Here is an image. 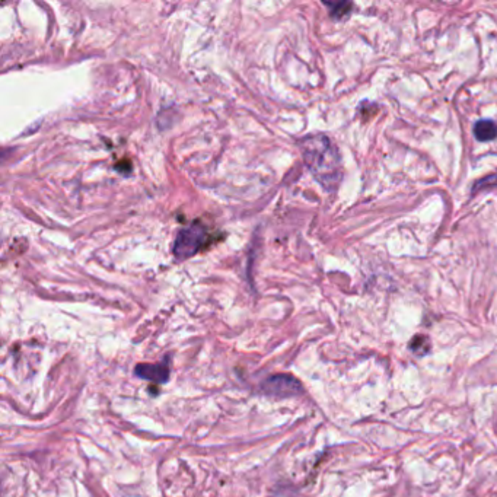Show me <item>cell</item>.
Here are the masks:
<instances>
[{
	"instance_id": "1",
	"label": "cell",
	"mask_w": 497,
	"mask_h": 497,
	"mask_svg": "<svg viewBox=\"0 0 497 497\" xmlns=\"http://www.w3.org/2000/svg\"><path fill=\"white\" fill-rule=\"evenodd\" d=\"M299 148L314 178L326 190H336L343 178V171L340 154L331 139L326 134H311L299 141Z\"/></svg>"
},
{
	"instance_id": "2",
	"label": "cell",
	"mask_w": 497,
	"mask_h": 497,
	"mask_svg": "<svg viewBox=\"0 0 497 497\" xmlns=\"http://www.w3.org/2000/svg\"><path fill=\"white\" fill-rule=\"evenodd\" d=\"M209 230L198 220L190 226L181 229L173 241V255L177 260H187L194 257L204 245L208 244Z\"/></svg>"
},
{
	"instance_id": "3",
	"label": "cell",
	"mask_w": 497,
	"mask_h": 497,
	"mask_svg": "<svg viewBox=\"0 0 497 497\" xmlns=\"http://www.w3.org/2000/svg\"><path fill=\"white\" fill-rule=\"evenodd\" d=\"M261 392L274 398H289L302 394V384L295 376L289 373H276L262 381L260 387Z\"/></svg>"
},
{
	"instance_id": "4",
	"label": "cell",
	"mask_w": 497,
	"mask_h": 497,
	"mask_svg": "<svg viewBox=\"0 0 497 497\" xmlns=\"http://www.w3.org/2000/svg\"><path fill=\"white\" fill-rule=\"evenodd\" d=\"M134 375L156 384H165L169 379V368L166 363H139L134 368Z\"/></svg>"
},
{
	"instance_id": "5",
	"label": "cell",
	"mask_w": 497,
	"mask_h": 497,
	"mask_svg": "<svg viewBox=\"0 0 497 497\" xmlns=\"http://www.w3.org/2000/svg\"><path fill=\"white\" fill-rule=\"evenodd\" d=\"M474 136L480 141H491L497 137V126L491 120H480L474 126Z\"/></svg>"
},
{
	"instance_id": "6",
	"label": "cell",
	"mask_w": 497,
	"mask_h": 497,
	"mask_svg": "<svg viewBox=\"0 0 497 497\" xmlns=\"http://www.w3.org/2000/svg\"><path fill=\"white\" fill-rule=\"evenodd\" d=\"M330 8L331 16L336 19H343L344 16H347L350 12H352L353 4L350 2H340V4H326Z\"/></svg>"
},
{
	"instance_id": "7",
	"label": "cell",
	"mask_w": 497,
	"mask_h": 497,
	"mask_svg": "<svg viewBox=\"0 0 497 497\" xmlns=\"http://www.w3.org/2000/svg\"><path fill=\"white\" fill-rule=\"evenodd\" d=\"M410 348L412 352H415L419 356H423L429 352L430 344H429V338L424 336H416L413 337V340L410 341Z\"/></svg>"
},
{
	"instance_id": "8",
	"label": "cell",
	"mask_w": 497,
	"mask_h": 497,
	"mask_svg": "<svg viewBox=\"0 0 497 497\" xmlns=\"http://www.w3.org/2000/svg\"><path fill=\"white\" fill-rule=\"evenodd\" d=\"M493 184H496V186H497V175H491V177H487L486 180H481V181L476 183V186H474V191H479V190H484V188L493 187Z\"/></svg>"
}]
</instances>
